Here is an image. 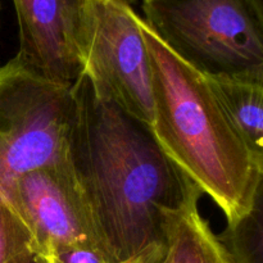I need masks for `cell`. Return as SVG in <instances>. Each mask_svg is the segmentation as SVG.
Here are the masks:
<instances>
[{"mask_svg":"<svg viewBox=\"0 0 263 263\" xmlns=\"http://www.w3.org/2000/svg\"><path fill=\"white\" fill-rule=\"evenodd\" d=\"M66 159L95 251L126 261L164 241L163 211L195 185L166 156L151 127L100 99L85 76L72 86Z\"/></svg>","mask_w":263,"mask_h":263,"instance_id":"cell-1","label":"cell"},{"mask_svg":"<svg viewBox=\"0 0 263 263\" xmlns=\"http://www.w3.org/2000/svg\"><path fill=\"white\" fill-rule=\"evenodd\" d=\"M151 69V131L180 171L222 211L226 222L248 215L262 195L263 157L226 117L207 77L175 53L141 18Z\"/></svg>","mask_w":263,"mask_h":263,"instance_id":"cell-2","label":"cell"},{"mask_svg":"<svg viewBox=\"0 0 263 263\" xmlns=\"http://www.w3.org/2000/svg\"><path fill=\"white\" fill-rule=\"evenodd\" d=\"M144 22L205 76L263 79V17L248 0H143Z\"/></svg>","mask_w":263,"mask_h":263,"instance_id":"cell-3","label":"cell"},{"mask_svg":"<svg viewBox=\"0 0 263 263\" xmlns=\"http://www.w3.org/2000/svg\"><path fill=\"white\" fill-rule=\"evenodd\" d=\"M72 87L45 81L15 58L0 66V193L33 168L66 161Z\"/></svg>","mask_w":263,"mask_h":263,"instance_id":"cell-4","label":"cell"},{"mask_svg":"<svg viewBox=\"0 0 263 263\" xmlns=\"http://www.w3.org/2000/svg\"><path fill=\"white\" fill-rule=\"evenodd\" d=\"M82 76L100 99L151 127V69L141 17L127 0H90L81 39Z\"/></svg>","mask_w":263,"mask_h":263,"instance_id":"cell-5","label":"cell"},{"mask_svg":"<svg viewBox=\"0 0 263 263\" xmlns=\"http://www.w3.org/2000/svg\"><path fill=\"white\" fill-rule=\"evenodd\" d=\"M0 197L30 233L36 256L72 248L95 249L67 159L25 172Z\"/></svg>","mask_w":263,"mask_h":263,"instance_id":"cell-6","label":"cell"},{"mask_svg":"<svg viewBox=\"0 0 263 263\" xmlns=\"http://www.w3.org/2000/svg\"><path fill=\"white\" fill-rule=\"evenodd\" d=\"M90 0H13L20 27L15 61L30 73L72 87L84 73L81 39Z\"/></svg>","mask_w":263,"mask_h":263,"instance_id":"cell-7","label":"cell"},{"mask_svg":"<svg viewBox=\"0 0 263 263\" xmlns=\"http://www.w3.org/2000/svg\"><path fill=\"white\" fill-rule=\"evenodd\" d=\"M203 193L197 186L182 205L163 211L164 256L161 263H233L228 252L200 215Z\"/></svg>","mask_w":263,"mask_h":263,"instance_id":"cell-8","label":"cell"},{"mask_svg":"<svg viewBox=\"0 0 263 263\" xmlns=\"http://www.w3.org/2000/svg\"><path fill=\"white\" fill-rule=\"evenodd\" d=\"M205 77L241 140L263 157V79L229 74Z\"/></svg>","mask_w":263,"mask_h":263,"instance_id":"cell-9","label":"cell"},{"mask_svg":"<svg viewBox=\"0 0 263 263\" xmlns=\"http://www.w3.org/2000/svg\"><path fill=\"white\" fill-rule=\"evenodd\" d=\"M262 195L253 210L217 236L233 263H263Z\"/></svg>","mask_w":263,"mask_h":263,"instance_id":"cell-10","label":"cell"},{"mask_svg":"<svg viewBox=\"0 0 263 263\" xmlns=\"http://www.w3.org/2000/svg\"><path fill=\"white\" fill-rule=\"evenodd\" d=\"M33 256L30 233L9 203L0 197V263H23Z\"/></svg>","mask_w":263,"mask_h":263,"instance_id":"cell-11","label":"cell"},{"mask_svg":"<svg viewBox=\"0 0 263 263\" xmlns=\"http://www.w3.org/2000/svg\"><path fill=\"white\" fill-rule=\"evenodd\" d=\"M164 241L149 247L136 257L126 261H108L91 248H72L36 256L39 263H161L164 256Z\"/></svg>","mask_w":263,"mask_h":263,"instance_id":"cell-12","label":"cell"},{"mask_svg":"<svg viewBox=\"0 0 263 263\" xmlns=\"http://www.w3.org/2000/svg\"><path fill=\"white\" fill-rule=\"evenodd\" d=\"M251 3V5L253 7V9L258 13L259 15L263 17V0H248Z\"/></svg>","mask_w":263,"mask_h":263,"instance_id":"cell-13","label":"cell"},{"mask_svg":"<svg viewBox=\"0 0 263 263\" xmlns=\"http://www.w3.org/2000/svg\"><path fill=\"white\" fill-rule=\"evenodd\" d=\"M23 263H39V261H37V258H36V256H33V257H31L30 259H27V261H25Z\"/></svg>","mask_w":263,"mask_h":263,"instance_id":"cell-14","label":"cell"}]
</instances>
